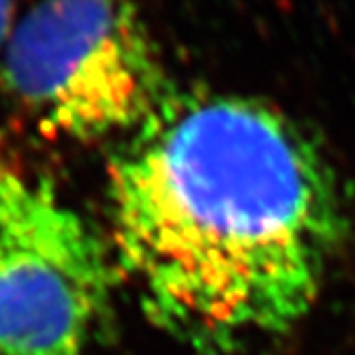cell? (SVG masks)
<instances>
[{"label": "cell", "mask_w": 355, "mask_h": 355, "mask_svg": "<svg viewBox=\"0 0 355 355\" xmlns=\"http://www.w3.org/2000/svg\"><path fill=\"white\" fill-rule=\"evenodd\" d=\"M116 261L150 321L204 355L287 334L351 232L309 129L259 98L169 90L114 152Z\"/></svg>", "instance_id": "obj_1"}, {"label": "cell", "mask_w": 355, "mask_h": 355, "mask_svg": "<svg viewBox=\"0 0 355 355\" xmlns=\"http://www.w3.org/2000/svg\"><path fill=\"white\" fill-rule=\"evenodd\" d=\"M0 78L41 131L129 135L171 86L133 0H39L0 54Z\"/></svg>", "instance_id": "obj_2"}, {"label": "cell", "mask_w": 355, "mask_h": 355, "mask_svg": "<svg viewBox=\"0 0 355 355\" xmlns=\"http://www.w3.org/2000/svg\"><path fill=\"white\" fill-rule=\"evenodd\" d=\"M112 295L98 232L52 180L0 155V355H86Z\"/></svg>", "instance_id": "obj_3"}, {"label": "cell", "mask_w": 355, "mask_h": 355, "mask_svg": "<svg viewBox=\"0 0 355 355\" xmlns=\"http://www.w3.org/2000/svg\"><path fill=\"white\" fill-rule=\"evenodd\" d=\"M19 0H0V54L15 28V13H17Z\"/></svg>", "instance_id": "obj_4"}]
</instances>
